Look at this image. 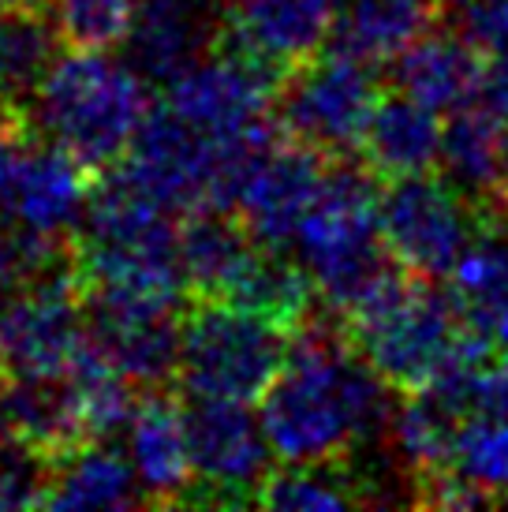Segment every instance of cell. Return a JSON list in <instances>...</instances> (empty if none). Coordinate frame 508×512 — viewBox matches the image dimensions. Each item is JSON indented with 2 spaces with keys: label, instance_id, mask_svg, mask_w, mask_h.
<instances>
[{
  "label": "cell",
  "instance_id": "5b68a950",
  "mask_svg": "<svg viewBox=\"0 0 508 512\" xmlns=\"http://www.w3.org/2000/svg\"><path fill=\"white\" fill-rule=\"evenodd\" d=\"M296 333L228 303L184 307L176 389L184 397L258 404L284 370Z\"/></svg>",
  "mask_w": 508,
  "mask_h": 512
},
{
  "label": "cell",
  "instance_id": "e0dca14e",
  "mask_svg": "<svg viewBox=\"0 0 508 512\" xmlns=\"http://www.w3.org/2000/svg\"><path fill=\"white\" fill-rule=\"evenodd\" d=\"M490 53L460 27H434L393 60V86L430 105L434 113H456L482 98Z\"/></svg>",
  "mask_w": 508,
  "mask_h": 512
},
{
  "label": "cell",
  "instance_id": "30bf717a",
  "mask_svg": "<svg viewBox=\"0 0 508 512\" xmlns=\"http://www.w3.org/2000/svg\"><path fill=\"white\" fill-rule=\"evenodd\" d=\"M281 83L284 75L262 60L213 45V53L165 86V105L213 139H243L277 120L273 109Z\"/></svg>",
  "mask_w": 508,
  "mask_h": 512
},
{
  "label": "cell",
  "instance_id": "d6a6232c",
  "mask_svg": "<svg viewBox=\"0 0 508 512\" xmlns=\"http://www.w3.org/2000/svg\"><path fill=\"white\" fill-rule=\"evenodd\" d=\"M0 438H4V430H0Z\"/></svg>",
  "mask_w": 508,
  "mask_h": 512
},
{
  "label": "cell",
  "instance_id": "836d02e7",
  "mask_svg": "<svg viewBox=\"0 0 508 512\" xmlns=\"http://www.w3.org/2000/svg\"><path fill=\"white\" fill-rule=\"evenodd\" d=\"M505 501H508V498H505Z\"/></svg>",
  "mask_w": 508,
  "mask_h": 512
},
{
  "label": "cell",
  "instance_id": "ac0fdd59",
  "mask_svg": "<svg viewBox=\"0 0 508 512\" xmlns=\"http://www.w3.org/2000/svg\"><path fill=\"white\" fill-rule=\"evenodd\" d=\"M221 8L213 0H146L127 34V64L146 83L169 86L180 72L213 53Z\"/></svg>",
  "mask_w": 508,
  "mask_h": 512
},
{
  "label": "cell",
  "instance_id": "f546056e",
  "mask_svg": "<svg viewBox=\"0 0 508 512\" xmlns=\"http://www.w3.org/2000/svg\"><path fill=\"white\" fill-rule=\"evenodd\" d=\"M0 509H23V498H19V486L12 483L8 468L0 464Z\"/></svg>",
  "mask_w": 508,
  "mask_h": 512
},
{
  "label": "cell",
  "instance_id": "4316f807",
  "mask_svg": "<svg viewBox=\"0 0 508 512\" xmlns=\"http://www.w3.org/2000/svg\"><path fill=\"white\" fill-rule=\"evenodd\" d=\"M60 45L83 49V53H105L127 42L135 27V0H42Z\"/></svg>",
  "mask_w": 508,
  "mask_h": 512
},
{
  "label": "cell",
  "instance_id": "5bb4252c",
  "mask_svg": "<svg viewBox=\"0 0 508 512\" xmlns=\"http://www.w3.org/2000/svg\"><path fill=\"white\" fill-rule=\"evenodd\" d=\"M86 322L90 341L101 348L127 382L139 389L176 385L180 363V307L161 303H131V299L86 296Z\"/></svg>",
  "mask_w": 508,
  "mask_h": 512
},
{
  "label": "cell",
  "instance_id": "277c9868",
  "mask_svg": "<svg viewBox=\"0 0 508 512\" xmlns=\"http://www.w3.org/2000/svg\"><path fill=\"white\" fill-rule=\"evenodd\" d=\"M378 202V176L355 161V154L333 157L322 195L299 228V262L307 266L314 292L333 318L359 307L400 270L381 240Z\"/></svg>",
  "mask_w": 508,
  "mask_h": 512
},
{
  "label": "cell",
  "instance_id": "4fadbf2b",
  "mask_svg": "<svg viewBox=\"0 0 508 512\" xmlns=\"http://www.w3.org/2000/svg\"><path fill=\"white\" fill-rule=\"evenodd\" d=\"M340 0H228L217 45L262 60L277 75L322 53L333 34Z\"/></svg>",
  "mask_w": 508,
  "mask_h": 512
},
{
  "label": "cell",
  "instance_id": "cb8c5ba5",
  "mask_svg": "<svg viewBox=\"0 0 508 512\" xmlns=\"http://www.w3.org/2000/svg\"><path fill=\"white\" fill-rule=\"evenodd\" d=\"M452 296L467 326L479 337L508 348V214H494L452 270Z\"/></svg>",
  "mask_w": 508,
  "mask_h": 512
},
{
  "label": "cell",
  "instance_id": "8992f818",
  "mask_svg": "<svg viewBox=\"0 0 508 512\" xmlns=\"http://www.w3.org/2000/svg\"><path fill=\"white\" fill-rule=\"evenodd\" d=\"M494 214L497 210L464 195L449 176L441 180L434 172L381 184V240L400 270L430 281L452 277L456 262Z\"/></svg>",
  "mask_w": 508,
  "mask_h": 512
},
{
  "label": "cell",
  "instance_id": "4dcf8cb0",
  "mask_svg": "<svg viewBox=\"0 0 508 512\" xmlns=\"http://www.w3.org/2000/svg\"><path fill=\"white\" fill-rule=\"evenodd\" d=\"M441 4H445V8H449V4H467V0H441Z\"/></svg>",
  "mask_w": 508,
  "mask_h": 512
},
{
  "label": "cell",
  "instance_id": "484cf974",
  "mask_svg": "<svg viewBox=\"0 0 508 512\" xmlns=\"http://www.w3.org/2000/svg\"><path fill=\"white\" fill-rule=\"evenodd\" d=\"M389 505V494L381 486L355 471V460H311V464H284L269 471L258 486V509L277 512H337L359 509V505Z\"/></svg>",
  "mask_w": 508,
  "mask_h": 512
},
{
  "label": "cell",
  "instance_id": "d6986e66",
  "mask_svg": "<svg viewBox=\"0 0 508 512\" xmlns=\"http://www.w3.org/2000/svg\"><path fill=\"white\" fill-rule=\"evenodd\" d=\"M0 430L49 464L90 445L83 408L68 374L60 378H0Z\"/></svg>",
  "mask_w": 508,
  "mask_h": 512
},
{
  "label": "cell",
  "instance_id": "2e32d148",
  "mask_svg": "<svg viewBox=\"0 0 508 512\" xmlns=\"http://www.w3.org/2000/svg\"><path fill=\"white\" fill-rule=\"evenodd\" d=\"M269 243H262L240 214L228 210H195L180 217V270H184L187 303H232L254 262Z\"/></svg>",
  "mask_w": 508,
  "mask_h": 512
},
{
  "label": "cell",
  "instance_id": "8fae6325",
  "mask_svg": "<svg viewBox=\"0 0 508 512\" xmlns=\"http://www.w3.org/2000/svg\"><path fill=\"white\" fill-rule=\"evenodd\" d=\"M333 157L281 135L258 157L236 195V214L269 247H296V236L322 195Z\"/></svg>",
  "mask_w": 508,
  "mask_h": 512
},
{
  "label": "cell",
  "instance_id": "9a60e30c",
  "mask_svg": "<svg viewBox=\"0 0 508 512\" xmlns=\"http://www.w3.org/2000/svg\"><path fill=\"white\" fill-rule=\"evenodd\" d=\"M127 456L135 464L146 505H187L195 468L187 441V400L180 389H142L127 423Z\"/></svg>",
  "mask_w": 508,
  "mask_h": 512
},
{
  "label": "cell",
  "instance_id": "3957f363",
  "mask_svg": "<svg viewBox=\"0 0 508 512\" xmlns=\"http://www.w3.org/2000/svg\"><path fill=\"white\" fill-rule=\"evenodd\" d=\"M146 116L150 86L131 64L71 49L38 86L30 128L101 176L124 161Z\"/></svg>",
  "mask_w": 508,
  "mask_h": 512
},
{
  "label": "cell",
  "instance_id": "6da1fadb",
  "mask_svg": "<svg viewBox=\"0 0 508 512\" xmlns=\"http://www.w3.org/2000/svg\"><path fill=\"white\" fill-rule=\"evenodd\" d=\"M389 385L318 311L296 333L284 370L258 400V423L284 464L355 460L393 427Z\"/></svg>",
  "mask_w": 508,
  "mask_h": 512
},
{
  "label": "cell",
  "instance_id": "d4e9b609",
  "mask_svg": "<svg viewBox=\"0 0 508 512\" xmlns=\"http://www.w3.org/2000/svg\"><path fill=\"white\" fill-rule=\"evenodd\" d=\"M42 509H131L146 505L131 456L105 441H90L49 468Z\"/></svg>",
  "mask_w": 508,
  "mask_h": 512
},
{
  "label": "cell",
  "instance_id": "7a4b0ae2",
  "mask_svg": "<svg viewBox=\"0 0 508 512\" xmlns=\"http://www.w3.org/2000/svg\"><path fill=\"white\" fill-rule=\"evenodd\" d=\"M337 322L344 341L396 397L419 393L482 352H501L467 326L452 288L445 292L438 281L408 270H396Z\"/></svg>",
  "mask_w": 508,
  "mask_h": 512
},
{
  "label": "cell",
  "instance_id": "f1b7e54d",
  "mask_svg": "<svg viewBox=\"0 0 508 512\" xmlns=\"http://www.w3.org/2000/svg\"><path fill=\"white\" fill-rule=\"evenodd\" d=\"M482 98H486L490 109H497L501 116H508V53H494V57H490Z\"/></svg>",
  "mask_w": 508,
  "mask_h": 512
},
{
  "label": "cell",
  "instance_id": "83f0119b",
  "mask_svg": "<svg viewBox=\"0 0 508 512\" xmlns=\"http://www.w3.org/2000/svg\"><path fill=\"white\" fill-rule=\"evenodd\" d=\"M460 30L490 57L508 53V0H467Z\"/></svg>",
  "mask_w": 508,
  "mask_h": 512
},
{
  "label": "cell",
  "instance_id": "44dd1931",
  "mask_svg": "<svg viewBox=\"0 0 508 512\" xmlns=\"http://www.w3.org/2000/svg\"><path fill=\"white\" fill-rule=\"evenodd\" d=\"M441 165L464 195L508 214V116L490 105L456 109L445 124Z\"/></svg>",
  "mask_w": 508,
  "mask_h": 512
},
{
  "label": "cell",
  "instance_id": "ba28073f",
  "mask_svg": "<svg viewBox=\"0 0 508 512\" xmlns=\"http://www.w3.org/2000/svg\"><path fill=\"white\" fill-rule=\"evenodd\" d=\"M90 341L79 266L68 262L0 307V378H60Z\"/></svg>",
  "mask_w": 508,
  "mask_h": 512
},
{
  "label": "cell",
  "instance_id": "9c48e42d",
  "mask_svg": "<svg viewBox=\"0 0 508 512\" xmlns=\"http://www.w3.org/2000/svg\"><path fill=\"white\" fill-rule=\"evenodd\" d=\"M187 400V441H191V468L195 486L187 505H213V509H247L266 483L269 449L262 423L247 412L251 404L213 397Z\"/></svg>",
  "mask_w": 508,
  "mask_h": 512
},
{
  "label": "cell",
  "instance_id": "ffe728a7",
  "mask_svg": "<svg viewBox=\"0 0 508 512\" xmlns=\"http://www.w3.org/2000/svg\"><path fill=\"white\" fill-rule=\"evenodd\" d=\"M441 139H445V124H438V113L393 86L374 105L355 157L381 184H389V180L438 169Z\"/></svg>",
  "mask_w": 508,
  "mask_h": 512
},
{
  "label": "cell",
  "instance_id": "1f68e13d",
  "mask_svg": "<svg viewBox=\"0 0 508 512\" xmlns=\"http://www.w3.org/2000/svg\"><path fill=\"white\" fill-rule=\"evenodd\" d=\"M505 359H508V348H505Z\"/></svg>",
  "mask_w": 508,
  "mask_h": 512
},
{
  "label": "cell",
  "instance_id": "7c38bea8",
  "mask_svg": "<svg viewBox=\"0 0 508 512\" xmlns=\"http://www.w3.org/2000/svg\"><path fill=\"white\" fill-rule=\"evenodd\" d=\"M90 191H94V172L86 165H79L60 146L30 139L15 161L4 225L19 228L34 240L68 243L83 228Z\"/></svg>",
  "mask_w": 508,
  "mask_h": 512
},
{
  "label": "cell",
  "instance_id": "603a6c76",
  "mask_svg": "<svg viewBox=\"0 0 508 512\" xmlns=\"http://www.w3.org/2000/svg\"><path fill=\"white\" fill-rule=\"evenodd\" d=\"M441 0H340L329 49L363 64H393L441 19Z\"/></svg>",
  "mask_w": 508,
  "mask_h": 512
},
{
  "label": "cell",
  "instance_id": "7402d4cb",
  "mask_svg": "<svg viewBox=\"0 0 508 512\" xmlns=\"http://www.w3.org/2000/svg\"><path fill=\"white\" fill-rule=\"evenodd\" d=\"M57 27L42 0H0V116L30 120V105L57 64Z\"/></svg>",
  "mask_w": 508,
  "mask_h": 512
},
{
  "label": "cell",
  "instance_id": "52a82bcc",
  "mask_svg": "<svg viewBox=\"0 0 508 512\" xmlns=\"http://www.w3.org/2000/svg\"><path fill=\"white\" fill-rule=\"evenodd\" d=\"M381 94L385 86L374 64L329 49L284 75L273 116L288 139L329 157H348L359 150Z\"/></svg>",
  "mask_w": 508,
  "mask_h": 512
}]
</instances>
